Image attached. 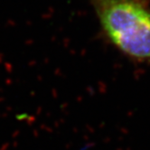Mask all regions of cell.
<instances>
[{"label":"cell","mask_w":150,"mask_h":150,"mask_svg":"<svg viewBox=\"0 0 150 150\" xmlns=\"http://www.w3.org/2000/svg\"><path fill=\"white\" fill-rule=\"evenodd\" d=\"M112 44L137 61L150 62V8L143 0H90Z\"/></svg>","instance_id":"6da1fadb"}]
</instances>
